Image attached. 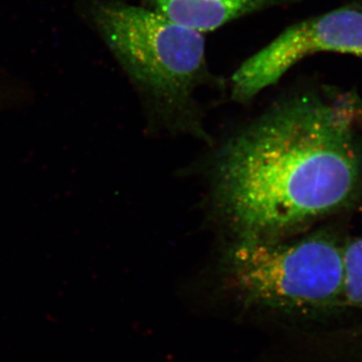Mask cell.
Segmentation results:
<instances>
[{
    "label": "cell",
    "instance_id": "277c9868",
    "mask_svg": "<svg viewBox=\"0 0 362 362\" xmlns=\"http://www.w3.org/2000/svg\"><path fill=\"white\" fill-rule=\"evenodd\" d=\"M330 52L362 59V8L351 4L286 28L233 73L232 97L247 103L302 59Z\"/></svg>",
    "mask_w": 362,
    "mask_h": 362
},
{
    "label": "cell",
    "instance_id": "6da1fadb",
    "mask_svg": "<svg viewBox=\"0 0 362 362\" xmlns=\"http://www.w3.org/2000/svg\"><path fill=\"white\" fill-rule=\"evenodd\" d=\"M362 102L304 92L228 143L216 194L238 240L294 237L354 201L362 185Z\"/></svg>",
    "mask_w": 362,
    "mask_h": 362
},
{
    "label": "cell",
    "instance_id": "3957f363",
    "mask_svg": "<svg viewBox=\"0 0 362 362\" xmlns=\"http://www.w3.org/2000/svg\"><path fill=\"white\" fill-rule=\"evenodd\" d=\"M344 245L322 232L278 240H238L223 264L226 282L245 306L284 314L346 306Z\"/></svg>",
    "mask_w": 362,
    "mask_h": 362
},
{
    "label": "cell",
    "instance_id": "8992f818",
    "mask_svg": "<svg viewBox=\"0 0 362 362\" xmlns=\"http://www.w3.org/2000/svg\"><path fill=\"white\" fill-rule=\"evenodd\" d=\"M344 294L346 306L362 312V237L344 245Z\"/></svg>",
    "mask_w": 362,
    "mask_h": 362
},
{
    "label": "cell",
    "instance_id": "7a4b0ae2",
    "mask_svg": "<svg viewBox=\"0 0 362 362\" xmlns=\"http://www.w3.org/2000/svg\"><path fill=\"white\" fill-rule=\"evenodd\" d=\"M90 23L136 89L169 115H192L213 82L204 33L125 0H90Z\"/></svg>",
    "mask_w": 362,
    "mask_h": 362
},
{
    "label": "cell",
    "instance_id": "5b68a950",
    "mask_svg": "<svg viewBox=\"0 0 362 362\" xmlns=\"http://www.w3.org/2000/svg\"><path fill=\"white\" fill-rule=\"evenodd\" d=\"M183 26L202 33L213 32L250 14L290 4L292 0H139Z\"/></svg>",
    "mask_w": 362,
    "mask_h": 362
}]
</instances>
